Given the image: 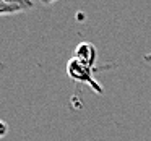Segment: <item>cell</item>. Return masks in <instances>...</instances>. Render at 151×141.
Segmentation results:
<instances>
[{"label":"cell","mask_w":151,"mask_h":141,"mask_svg":"<svg viewBox=\"0 0 151 141\" xmlns=\"http://www.w3.org/2000/svg\"><path fill=\"white\" fill-rule=\"evenodd\" d=\"M29 8H33L31 2H24V0H0V16L15 15L23 10H29Z\"/></svg>","instance_id":"3957f363"},{"label":"cell","mask_w":151,"mask_h":141,"mask_svg":"<svg viewBox=\"0 0 151 141\" xmlns=\"http://www.w3.org/2000/svg\"><path fill=\"white\" fill-rule=\"evenodd\" d=\"M98 68H91L86 63L80 62L78 59H70L67 62V75L76 83H86L91 86V89L98 94H102V86L94 79V72Z\"/></svg>","instance_id":"6da1fadb"},{"label":"cell","mask_w":151,"mask_h":141,"mask_svg":"<svg viewBox=\"0 0 151 141\" xmlns=\"http://www.w3.org/2000/svg\"><path fill=\"white\" fill-rule=\"evenodd\" d=\"M8 135V123L5 120H2V118H0V140H2V138H5Z\"/></svg>","instance_id":"277c9868"},{"label":"cell","mask_w":151,"mask_h":141,"mask_svg":"<svg viewBox=\"0 0 151 141\" xmlns=\"http://www.w3.org/2000/svg\"><path fill=\"white\" fill-rule=\"evenodd\" d=\"M75 59L80 62L86 63L91 68H96V62H98V50L91 42H80L75 49Z\"/></svg>","instance_id":"7a4b0ae2"}]
</instances>
